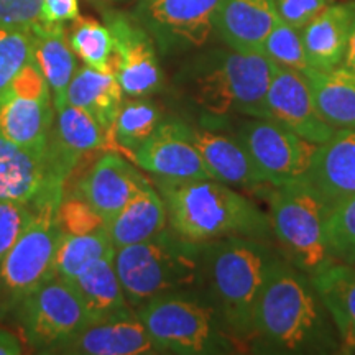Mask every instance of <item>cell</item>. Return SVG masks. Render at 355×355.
Segmentation results:
<instances>
[{
    "instance_id": "obj_1",
    "label": "cell",
    "mask_w": 355,
    "mask_h": 355,
    "mask_svg": "<svg viewBox=\"0 0 355 355\" xmlns=\"http://www.w3.org/2000/svg\"><path fill=\"white\" fill-rule=\"evenodd\" d=\"M334 331L311 278L279 260L257 298L250 347L270 354H332L343 350Z\"/></svg>"
},
{
    "instance_id": "obj_2",
    "label": "cell",
    "mask_w": 355,
    "mask_h": 355,
    "mask_svg": "<svg viewBox=\"0 0 355 355\" xmlns=\"http://www.w3.org/2000/svg\"><path fill=\"white\" fill-rule=\"evenodd\" d=\"M273 63L261 53L216 48L189 60L175 86L183 99L209 121L232 115L265 119V97Z\"/></svg>"
},
{
    "instance_id": "obj_3",
    "label": "cell",
    "mask_w": 355,
    "mask_h": 355,
    "mask_svg": "<svg viewBox=\"0 0 355 355\" xmlns=\"http://www.w3.org/2000/svg\"><path fill=\"white\" fill-rule=\"evenodd\" d=\"M157 189L165 201L170 227L191 242L206 243L230 235L270 242L273 237L268 214L220 181L157 178Z\"/></svg>"
},
{
    "instance_id": "obj_4",
    "label": "cell",
    "mask_w": 355,
    "mask_h": 355,
    "mask_svg": "<svg viewBox=\"0 0 355 355\" xmlns=\"http://www.w3.org/2000/svg\"><path fill=\"white\" fill-rule=\"evenodd\" d=\"M283 259L278 248L259 239L230 235L202 243L204 290L241 345L250 347L257 298Z\"/></svg>"
},
{
    "instance_id": "obj_5",
    "label": "cell",
    "mask_w": 355,
    "mask_h": 355,
    "mask_svg": "<svg viewBox=\"0 0 355 355\" xmlns=\"http://www.w3.org/2000/svg\"><path fill=\"white\" fill-rule=\"evenodd\" d=\"M114 265L133 309L168 293L204 290L202 243L168 227L144 242L117 248Z\"/></svg>"
},
{
    "instance_id": "obj_6",
    "label": "cell",
    "mask_w": 355,
    "mask_h": 355,
    "mask_svg": "<svg viewBox=\"0 0 355 355\" xmlns=\"http://www.w3.org/2000/svg\"><path fill=\"white\" fill-rule=\"evenodd\" d=\"M135 311L159 354H234L241 347L202 290L168 293Z\"/></svg>"
},
{
    "instance_id": "obj_7",
    "label": "cell",
    "mask_w": 355,
    "mask_h": 355,
    "mask_svg": "<svg viewBox=\"0 0 355 355\" xmlns=\"http://www.w3.org/2000/svg\"><path fill=\"white\" fill-rule=\"evenodd\" d=\"M272 188L268 217L279 254L308 277L337 261L327 241L326 199L306 178Z\"/></svg>"
},
{
    "instance_id": "obj_8",
    "label": "cell",
    "mask_w": 355,
    "mask_h": 355,
    "mask_svg": "<svg viewBox=\"0 0 355 355\" xmlns=\"http://www.w3.org/2000/svg\"><path fill=\"white\" fill-rule=\"evenodd\" d=\"M64 191L53 189L33 202L32 220L0 261V321L10 319L17 306L55 275L60 242L56 214Z\"/></svg>"
},
{
    "instance_id": "obj_9",
    "label": "cell",
    "mask_w": 355,
    "mask_h": 355,
    "mask_svg": "<svg viewBox=\"0 0 355 355\" xmlns=\"http://www.w3.org/2000/svg\"><path fill=\"white\" fill-rule=\"evenodd\" d=\"M10 319L25 343L38 354H51L89 324L81 296L69 279L53 275L30 293Z\"/></svg>"
},
{
    "instance_id": "obj_10",
    "label": "cell",
    "mask_w": 355,
    "mask_h": 355,
    "mask_svg": "<svg viewBox=\"0 0 355 355\" xmlns=\"http://www.w3.org/2000/svg\"><path fill=\"white\" fill-rule=\"evenodd\" d=\"M81 157L51 137L46 144L24 146L0 135V201L35 202L53 189L64 188Z\"/></svg>"
},
{
    "instance_id": "obj_11",
    "label": "cell",
    "mask_w": 355,
    "mask_h": 355,
    "mask_svg": "<svg viewBox=\"0 0 355 355\" xmlns=\"http://www.w3.org/2000/svg\"><path fill=\"white\" fill-rule=\"evenodd\" d=\"M222 0H140L133 19L163 55L196 50L216 32Z\"/></svg>"
},
{
    "instance_id": "obj_12",
    "label": "cell",
    "mask_w": 355,
    "mask_h": 355,
    "mask_svg": "<svg viewBox=\"0 0 355 355\" xmlns=\"http://www.w3.org/2000/svg\"><path fill=\"white\" fill-rule=\"evenodd\" d=\"M55 115L50 86L32 60L0 91V135L24 146L43 145Z\"/></svg>"
},
{
    "instance_id": "obj_13",
    "label": "cell",
    "mask_w": 355,
    "mask_h": 355,
    "mask_svg": "<svg viewBox=\"0 0 355 355\" xmlns=\"http://www.w3.org/2000/svg\"><path fill=\"white\" fill-rule=\"evenodd\" d=\"M270 186L301 180L318 145L268 119L248 117L235 132Z\"/></svg>"
},
{
    "instance_id": "obj_14",
    "label": "cell",
    "mask_w": 355,
    "mask_h": 355,
    "mask_svg": "<svg viewBox=\"0 0 355 355\" xmlns=\"http://www.w3.org/2000/svg\"><path fill=\"white\" fill-rule=\"evenodd\" d=\"M104 17L114 37V71L123 94L146 97L159 91L163 71L150 33L125 13L107 10Z\"/></svg>"
},
{
    "instance_id": "obj_15",
    "label": "cell",
    "mask_w": 355,
    "mask_h": 355,
    "mask_svg": "<svg viewBox=\"0 0 355 355\" xmlns=\"http://www.w3.org/2000/svg\"><path fill=\"white\" fill-rule=\"evenodd\" d=\"M265 109V119L286 127L311 144L321 145L336 132L319 114L308 79L300 71L273 63Z\"/></svg>"
},
{
    "instance_id": "obj_16",
    "label": "cell",
    "mask_w": 355,
    "mask_h": 355,
    "mask_svg": "<svg viewBox=\"0 0 355 355\" xmlns=\"http://www.w3.org/2000/svg\"><path fill=\"white\" fill-rule=\"evenodd\" d=\"M150 184V180L122 153L105 152L79 176L71 193L83 198L109 222L135 194Z\"/></svg>"
},
{
    "instance_id": "obj_17",
    "label": "cell",
    "mask_w": 355,
    "mask_h": 355,
    "mask_svg": "<svg viewBox=\"0 0 355 355\" xmlns=\"http://www.w3.org/2000/svg\"><path fill=\"white\" fill-rule=\"evenodd\" d=\"M132 162L155 178H211L196 146L191 144L188 123L180 119H163L153 135L133 153Z\"/></svg>"
},
{
    "instance_id": "obj_18",
    "label": "cell",
    "mask_w": 355,
    "mask_h": 355,
    "mask_svg": "<svg viewBox=\"0 0 355 355\" xmlns=\"http://www.w3.org/2000/svg\"><path fill=\"white\" fill-rule=\"evenodd\" d=\"M51 354L61 355H150L159 350L133 308L89 322L68 343L58 345Z\"/></svg>"
},
{
    "instance_id": "obj_19",
    "label": "cell",
    "mask_w": 355,
    "mask_h": 355,
    "mask_svg": "<svg viewBox=\"0 0 355 355\" xmlns=\"http://www.w3.org/2000/svg\"><path fill=\"white\" fill-rule=\"evenodd\" d=\"M191 144L196 146L212 180L232 188L254 189L268 183L237 135H227L202 125H189Z\"/></svg>"
},
{
    "instance_id": "obj_20",
    "label": "cell",
    "mask_w": 355,
    "mask_h": 355,
    "mask_svg": "<svg viewBox=\"0 0 355 355\" xmlns=\"http://www.w3.org/2000/svg\"><path fill=\"white\" fill-rule=\"evenodd\" d=\"M304 178L331 207L355 196V128H337L318 145Z\"/></svg>"
},
{
    "instance_id": "obj_21",
    "label": "cell",
    "mask_w": 355,
    "mask_h": 355,
    "mask_svg": "<svg viewBox=\"0 0 355 355\" xmlns=\"http://www.w3.org/2000/svg\"><path fill=\"white\" fill-rule=\"evenodd\" d=\"M275 0H222L216 17V33L225 46L241 53H261L278 24Z\"/></svg>"
},
{
    "instance_id": "obj_22",
    "label": "cell",
    "mask_w": 355,
    "mask_h": 355,
    "mask_svg": "<svg viewBox=\"0 0 355 355\" xmlns=\"http://www.w3.org/2000/svg\"><path fill=\"white\" fill-rule=\"evenodd\" d=\"M355 20V2L329 3L301 28L311 68L332 69L343 64Z\"/></svg>"
},
{
    "instance_id": "obj_23",
    "label": "cell",
    "mask_w": 355,
    "mask_h": 355,
    "mask_svg": "<svg viewBox=\"0 0 355 355\" xmlns=\"http://www.w3.org/2000/svg\"><path fill=\"white\" fill-rule=\"evenodd\" d=\"M32 60L50 86L55 109L66 104L68 86L76 73V55L69 44L64 25L37 21L32 28Z\"/></svg>"
},
{
    "instance_id": "obj_24",
    "label": "cell",
    "mask_w": 355,
    "mask_h": 355,
    "mask_svg": "<svg viewBox=\"0 0 355 355\" xmlns=\"http://www.w3.org/2000/svg\"><path fill=\"white\" fill-rule=\"evenodd\" d=\"M309 278L329 313L340 347L355 349V265L334 261Z\"/></svg>"
},
{
    "instance_id": "obj_25",
    "label": "cell",
    "mask_w": 355,
    "mask_h": 355,
    "mask_svg": "<svg viewBox=\"0 0 355 355\" xmlns=\"http://www.w3.org/2000/svg\"><path fill=\"white\" fill-rule=\"evenodd\" d=\"M168 225L165 201L152 184L135 194L109 220V237L115 250L144 242Z\"/></svg>"
},
{
    "instance_id": "obj_26",
    "label": "cell",
    "mask_w": 355,
    "mask_h": 355,
    "mask_svg": "<svg viewBox=\"0 0 355 355\" xmlns=\"http://www.w3.org/2000/svg\"><path fill=\"white\" fill-rule=\"evenodd\" d=\"M123 96L115 71H99L84 64L71 79L66 104L87 110L101 125L114 132V122Z\"/></svg>"
},
{
    "instance_id": "obj_27",
    "label": "cell",
    "mask_w": 355,
    "mask_h": 355,
    "mask_svg": "<svg viewBox=\"0 0 355 355\" xmlns=\"http://www.w3.org/2000/svg\"><path fill=\"white\" fill-rule=\"evenodd\" d=\"M321 117L337 128H355V73L345 66L304 73Z\"/></svg>"
},
{
    "instance_id": "obj_28",
    "label": "cell",
    "mask_w": 355,
    "mask_h": 355,
    "mask_svg": "<svg viewBox=\"0 0 355 355\" xmlns=\"http://www.w3.org/2000/svg\"><path fill=\"white\" fill-rule=\"evenodd\" d=\"M114 255L115 252L105 255L71 282L81 296L89 322L102 321L132 308L115 270Z\"/></svg>"
},
{
    "instance_id": "obj_29",
    "label": "cell",
    "mask_w": 355,
    "mask_h": 355,
    "mask_svg": "<svg viewBox=\"0 0 355 355\" xmlns=\"http://www.w3.org/2000/svg\"><path fill=\"white\" fill-rule=\"evenodd\" d=\"M53 137L64 150L78 157L91 152H115L123 155L114 132L101 125L87 110L73 104H64L56 110Z\"/></svg>"
},
{
    "instance_id": "obj_30",
    "label": "cell",
    "mask_w": 355,
    "mask_h": 355,
    "mask_svg": "<svg viewBox=\"0 0 355 355\" xmlns=\"http://www.w3.org/2000/svg\"><path fill=\"white\" fill-rule=\"evenodd\" d=\"M109 232L61 234L55 257V275L74 282L89 266L112 254Z\"/></svg>"
},
{
    "instance_id": "obj_31",
    "label": "cell",
    "mask_w": 355,
    "mask_h": 355,
    "mask_svg": "<svg viewBox=\"0 0 355 355\" xmlns=\"http://www.w3.org/2000/svg\"><path fill=\"white\" fill-rule=\"evenodd\" d=\"M163 122L162 109L145 97L123 99L114 122V135L123 150V155L133 158V153L153 135Z\"/></svg>"
},
{
    "instance_id": "obj_32",
    "label": "cell",
    "mask_w": 355,
    "mask_h": 355,
    "mask_svg": "<svg viewBox=\"0 0 355 355\" xmlns=\"http://www.w3.org/2000/svg\"><path fill=\"white\" fill-rule=\"evenodd\" d=\"M71 24L68 38L74 55L91 68L114 71V37L109 26L81 15Z\"/></svg>"
},
{
    "instance_id": "obj_33",
    "label": "cell",
    "mask_w": 355,
    "mask_h": 355,
    "mask_svg": "<svg viewBox=\"0 0 355 355\" xmlns=\"http://www.w3.org/2000/svg\"><path fill=\"white\" fill-rule=\"evenodd\" d=\"M261 55H265L275 64L300 71L303 74L311 68L301 38V30L282 20H278V24L266 37Z\"/></svg>"
},
{
    "instance_id": "obj_34",
    "label": "cell",
    "mask_w": 355,
    "mask_h": 355,
    "mask_svg": "<svg viewBox=\"0 0 355 355\" xmlns=\"http://www.w3.org/2000/svg\"><path fill=\"white\" fill-rule=\"evenodd\" d=\"M327 241L337 261L355 265V196L331 207L327 217Z\"/></svg>"
},
{
    "instance_id": "obj_35",
    "label": "cell",
    "mask_w": 355,
    "mask_h": 355,
    "mask_svg": "<svg viewBox=\"0 0 355 355\" xmlns=\"http://www.w3.org/2000/svg\"><path fill=\"white\" fill-rule=\"evenodd\" d=\"M32 61V33L0 26V91Z\"/></svg>"
},
{
    "instance_id": "obj_36",
    "label": "cell",
    "mask_w": 355,
    "mask_h": 355,
    "mask_svg": "<svg viewBox=\"0 0 355 355\" xmlns=\"http://www.w3.org/2000/svg\"><path fill=\"white\" fill-rule=\"evenodd\" d=\"M33 202L0 201V261L6 259L13 243L32 220Z\"/></svg>"
},
{
    "instance_id": "obj_37",
    "label": "cell",
    "mask_w": 355,
    "mask_h": 355,
    "mask_svg": "<svg viewBox=\"0 0 355 355\" xmlns=\"http://www.w3.org/2000/svg\"><path fill=\"white\" fill-rule=\"evenodd\" d=\"M43 0H0V26L30 30L40 21Z\"/></svg>"
},
{
    "instance_id": "obj_38",
    "label": "cell",
    "mask_w": 355,
    "mask_h": 355,
    "mask_svg": "<svg viewBox=\"0 0 355 355\" xmlns=\"http://www.w3.org/2000/svg\"><path fill=\"white\" fill-rule=\"evenodd\" d=\"M329 3L331 0H275L279 20L300 30Z\"/></svg>"
},
{
    "instance_id": "obj_39",
    "label": "cell",
    "mask_w": 355,
    "mask_h": 355,
    "mask_svg": "<svg viewBox=\"0 0 355 355\" xmlns=\"http://www.w3.org/2000/svg\"><path fill=\"white\" fill-rule=\"evenodd\" d=\"M79 17V0H43L42 17L44 24L64 25Z\"/></svg>"
},
{
    "instance_id": "obj_40",
    "label": "cell",
    "mask_w": 355,
    "mask_h": 355,
    "mask_svg": "<svg viewBox=\"0 0 355 355\" xmlns=\"http://www.w3.org/2000/svg\"><path fill=\"white\" fill-rule=\"evenodd\" d=\"M24 354V344L13 332L0 329V355H20Z\"/></svg>"
},
{
    "instance_id": "obj_41",
    "label": "cell",
    "mask_w": 355,
    "mask_h": 355,
    "mask_svg": "<svg viewBox=\"0 0 355 355\" xmlns=\"http://www.w3.org/2000/svg\"><path fill=\"white\" fill-rule=\"evenodd\" d=\"M343 66H345V68H349L350 71H354L355 73V20L352 24V28H350V37L347 43V50H345Z\"/></svg>"
},
{
    "instance_id": "obj_42",
    "label": "cell",
    "mask_w": 355,
    "mask_h": 355,
    "mask_svg": "<svg viewBox=\"0 0 355 355\" xmlns=\"http://www.w3.org/2000/svg\"><path fill=\"white\" fill-rule=\"evenodd\" d=\"M104 2H114V0H104Z\"/></svg>"
}]
</instances>
